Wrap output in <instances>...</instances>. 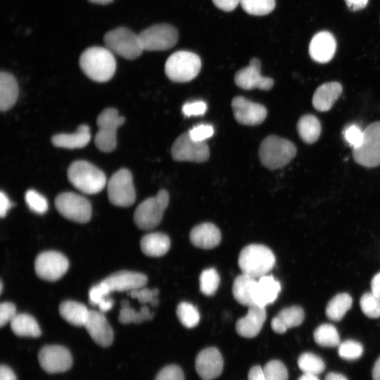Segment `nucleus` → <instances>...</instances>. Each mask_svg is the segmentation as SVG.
Here are the masks:
<instances>
[{"label":"nucleus","instance_id":"obj_50","mask_svg":"<svg viewBox=\"0 0 380 380\" xmlns=\"http://www.w3.org/2000/svg\"><path fill=\"white\" fill-rule=\"evenodd\" d=\"M207 110V104L203 101H196L185 103L182 112L187 117L203 115Z\"/></svg>","mask_w":380,"mask_h":380},{"label":"nucleus","instance_id":"obj_49","mask_svg":"<svg viewBox=\"0 0 380 380\" xmlns=\"http://www.w3.org/2000/svg\"><path fill=\"white\" fill-rule=\"evenodd\" d=\"M214 129L210 125H198L191 129L188 134L194 141H205L213 135Z\"/></svg>","mask_w":380,"mask_h":380},{"label":"nucleus","instance_id":"obj_52","mask_svg":"<svg viewBox=\"0 0 380 380\" xmlns=\"http://www.w3.org/2000/svg\"><path fill=\"white\" fill-rule=\"evenodd\" d=\"M213 4L219 9L230 12L234 10L240 4L241 0H212Z\"/></svg>","mask_w":380,"mask_h":380},{"label":"nucleus","instance_id":"obj_34","mask_svg":"<svg viewBox=\"0 0 380 380\" xmlns=\"http://www.w3.org/2000/svg\"><path fill=\"white\" fill-rule=\"evenodd\" d=\"M120 305L118 320L122 324H139L151 320L153 317V313L145 305L141 308L139 311L132 308L127 300H122Z\"/></svg>","mask_w":380,"mask_h":380},{"label":"nucleus","instance_id":"obj_45","mask_svg":"<svg viewBox=\"0 0 380 380\" xmlns=\"http://www.w3.org/2000/svg\"><path fill=\"white\" fill-rule=\"evenodd\" d=\"M267 380H288V371L279 360L268 362L263 368Z\"/></svg>","mask_w":380,"mask_h":380},{"label":"nucleus","instance_id":"obj_28","mask_svg":"<svg viewBox=\"0 0 380 380\" xmlns=\"http://www.w3.org/2000/svg\"><path fill=\"white\" fill-rule=\"evenodd\" d=\"M140 247L144 254L147 256L160 257L169 251L170 240L164 233L151 232L142 237Z\"/></svg>","mask_w":380,"mask_h":380},{"label":"nucleus","instance_id":"obj_16","mask_svg":"<svg viewBox=\"0 0 380 380\" xmlns=\"http://www.w3.org/2000/svg\"><path fill=\"white\" fill-rule=\"evenodd\" d=\"M234 82L239 87L246 90L255 88L269 90L274 84L272 78L261 75V63L257 58H251L247 67L236 72Z\"/></svg>","mask_w":380,"mask_h":380},{"label":"nucleus","instance_id":"obj_32","mask_svg":"<svg viewBox=\"0 0 380 380\" xmlns=\"http://www.w3.org/2000/svg\"><path fill=\"white\" fill-rule=\"evenodd\" d=\"M10 324L13 332L18 336L38 337L41 335L36 319L28 314H17Z\"/></svg>","mask_w":380,"mask_h":380},{"label":"nucleus","instance_id":"obj_15","mask_svg":"<svg viewBox=\"0 0 380 380\" xmlns=\"http://www.w3.org/2000/svg\"><path fill=\"white\" fill-rule=\"evenodd\" d=\"M38 360L42 368L49 374L68 370L72 363L68 349L58 345L45 346L39 352Z\"/></svg>","mask_w":380,"mask_h":380},{"label":"nucleus","instance_id":"obj_60","mask_svg":"<svg viewBox=\"0 0 380 380\" xmlns=\"http://www.w3.org/2000/svg\"><path fill=\"white\" fill-rule=\"evenodd\" d=\"M325 380H348V379L341 374L330 372L326 376Z\"/></svg>","mask_w":380,"mask_h":380},{"label":"nucleus","instance_id":"obj_40","mask_svg":"<svg viewBox=\"0 0 380 380\" xmlns=\"http://www.w3.org/2000/svg\"><path fill=\"white\" fill-rule=\"evenodd\" d=\"M242 8L253 15H265L275 8V0H241Z\"/></svg>","mask_w":380,"mask_h":380},{"label":"nucleus","instance_id":"obj_3","mask_svg":"<svg viewBox=\"0 0 380 380\" xmlns=\"http://www.w3.org/2000/svg\"><path fill=\"white\" fill-rule=\"evenodd\" d=\"M69 182L79 191L95 194L106 185L104 172L87 160H76L69 166L67 172Z\"/></svg>","mask_w":380,"mask_h":380},{"label":"nucleus","instance_id":"obj_1","mask_svg":"<svg viewBox=\"0 0 380 380\" xmlns=\"http://www.w3.org/2000/svg\"><path fill=\"white\" fill-rule=\"evenodd\" d=\"M80 66L91 80L98 82L110 80L116 70V61L108 48L92 46L85 49L80 56Z\"/></svg>","mask_w":380,"mask_h":380},{"label":"nucleus","instance_id":"obj_33","mask_svg":"<svg viewBox=\"0 0 380 380\" xmlns=\"http://www.w3.org/2000/svg\"><path fill=\"white\" fill-rule=\"evenodd\" d=\"M297 129L301 139L307 144H313L319 139L322 127L319 120L313 115L300 117Z\"/></svg>","mask_w":380,"mask_h":380},{"label":"nucleus","instance_id":"obj_54","mask_svg":"<svg viewBox=\"0 0 380 380\" xmlns=\"http://www.w3.org/2000/svg\"><path fill=\"white\" fill-rule=\"evenodd\" d=\"M248 380H267L263 368L258 365L253 367L248 372Z\"/></svg>","mask_w":380,"mask_h":380},{"label":"nucleus","instance_id":"obj_27","mask_svg":"<svg viewBox=\"0 0 380 380\" xmlns=\"http://www.w3.org/2000/svg\"><path fill=\"white\" fill-rule=\"evenodd\" d=\"M91 139L89 127L80 125L74 133H61L53 136L52 144L60 148L74 149L83 148L88 144Z\"/></svg>","mask_w":380,"mask_h":380},{"label":"nucleus","instance_id":"obj_26","mask_svg":"<svg viewBox=\"0 0 380 380\" xmlns=\"http://www.w3.org/2000/svg\"><path fill=\"white\" fill-rule=\"evenodd\" d=\"M305 313L302 308L297 305L281 310L271 322L272 330L277 334H284L289 329L302 324Z\"/></svg>","mask_w":380,"mask_h":380},{"label":"nucleus","instance_id":"obj_29","mask_svg":"<svg viewBox=\"0 0 380 380\" xmlns=\"http://www.w3.org/2000/svg\"><path fill=\"white\" fill-rule=\"evenodd\" d=\"M257 279L249 275L241 273L233 282L232 293L235 300L242 305L250 307L254 305L253 290Z\"/></svg>","mask_w":380,"mask_h":380},{"label":"nucleus","instance_id":"obj_59","mask_svg":"<svg viewBox=\"0 0 380 380\" xmlns=\"http://www.w3.org/2000/svg\"><path fill=\"white\" fill-rule=\"evenodd\" d=\"M373 380H380V357L376 361L372 369Z\"/></svg>","mask_w":380,"mask_h":380},{"label":"nucleus","instance_id":"obj_11","mask_svg":"<svg viewBox=\"0 0 380 380\" xmlns=\"http://www.w3.org/2000/svg\"><path fill=\"white\" fill-rule=\"evenodd\" d=\"M58 212L65 218L79 223H86L91 216L90 202L84 196L72 192H63L55 198Z\"/></svg>","mask_w":380,"mask_h":380},{"label":"nucleus","instance_id":"obj_21","mask_svg":"<svg viewBox=\"0 0 380 380\" xmlns=\"http://www.w3.org/2000/svg\"><path fill=\"white\" fill-rule=\"evenodd\" d=\"M265 308L257 305L248 307L246 315L236 323L237 334L244 338L255 337L266 320Z\"/></svg>","mask_w":380,"mask_h":380},{"label":"nucleus","instance_id":"obj_57","mask_svg":"<svg viewBox=\"0 0 380 380\" xmlns=\"http://www.w3.org/2000/svg\"><path fill=\"white\" fill-rule=\"evenodd\" d=\"M114 301L110 298L106 296L98 305L100 311L103 313L109 311L113 306Z\"/></svg>","mask_w":380,"mask_h":380},{"label":"nucleus","instance_id":"obj_35","mask_svg":"<svg viewBox=\"0 0 380 380\" xmlns=\"http://www.w3.org/2000/svg\"><path fill=\"white\" fill-rule=\"evenodd\" d=\"M353 303L351 296L346 293L336 295L326 308L327 317L332 321H340L350 309Z\"/></svg>","mask_w":380,"mask_h":380},{"label":"nucleus","instance_id":"obj_17","mask_svg":"<svg viewBox=\"0 0 380 380\" xmlns=\"http://www.w3.org/2000/svg\"><path fill=\"white\" fill-rule=\"evenodd\" d=\"M232 108L235 120L244 125H258L265 120L267 114L264 106L242 96H236L232 99Z\"/></svg>","mask_w":380,"mask_h":380},{"label":"nucleus","instance_id":"obj_43","mask_svg":"<svg viewBox=\"0 0 380 380\" xmlns=\"http://www.w3.org/2000/svg\"><path fill=\"white\" fill-rule=\"evenodd\" d=\"M25 199L29 208L37 214H44L48 210L47 200L35 190L27 191Z\"/></svg>","mask_w":380,"mask_h":380},{"label":"nucleus","instance_id":"obj_18","mask_svg":"<svg viewBox=\"0 0 380 380\" xmlns=\"http://www.w3.org/2000/svg\"><path fill=\"white\" fill-rule=\"evenodd\" d=\"M223 365L222 356L214 347L202 350L195 360L196 372L203 380H212L219 376L222 372Z\"/></svg>","mask_w":380,"mask_h":380},{"label":"nucleus","instance_id":"obj_56","mask_svg":"<svg viewBox=\"0 0 380 380\" xmlns=\"http://www.w3.org/2000/svg\"><path fill=\"white\" fill-rule=\"evenodd\" d=\"M0 380H17L13 371L6 365H2L0 368Z\"/></svg>","mask_w":380,"mask_h":380},{"label":"nucleus","instance_id":"obj_42","mask_svg":"<svg viewBox=\"0 0 380 380\" xmlns=\"http://www.w3.org/2000/svg\"><path fill=\"white\" fill-rule=\"evenodd\" d=\"M338 355L345 360H355L363 353V347L360 343L354 340H347L338 345Z\"/></svg>","mask_w":380,"mask_h":380},{"label":"nucleus","instance_id":"obj_23","mask_svg":"<svg viewBox=\"0 0 380 380\" xmlns=\"http://www.w3.org/2000/svg\"><path fill=\"white\" fill-rule=\"evenodd\" d=\"M191 243L202 249H211L221 241L220 229L213 224L204 222L195 226L190 232Z\"/></svg>","mask_w":380,"mask_h":380},{"label":"nucleus","instance_id":"obj_2","mask_svg":"<svg viewBox=\"0 0 380 380\" xmlns=\"http://www.w3.org/2000/svg\"><path fill=\"white\" fill-rule=\"evenodd\" d=\"M238 264L242 273L259 279L272 270L275 256L272 250L265 245L250 244L241 251Z\"/></svg>","mask_w":380,"mask_h":380},{"label":"nucleus","instance_id":"obj_63","mask_svg":"<svg viewBox=\"0 0 380 380\" xmlns=\"http://www.w3.org/2000/svg\"><path fill=\"white\" fill-rule=\"evenodd\" d=\"M0 289H1L0 292L1 293L2 291H3V282H2V281H1V287H0Z\"/></svg>","mask_w":380,"mask_h":380},{"label":"nucleus","instance_id":"obj_12","mask_svg":"<svg viewBox=\"0 0 380 380\" xmlns=\"http://www.w3.org/2000/svg\"><path fill=\"white\" fill-rule=\"evenodd\" d=\"M139 37L144 51H165L177 44L178 32L171 25L161 23L147 27Z\"/></svg>","mask_w":380,"mask_h":380},{"label":"nucleus","instance_id":"obj_25","mask_svg":"<svg viewBox=\"0 0 380 380\" xmlns=\"http://www.w3.org/2000/svg\"><path fill=\"white\" fill-rule=\"evenodd\" d=\"M342 93V87L337 82H330L320 85L312 96L314 108L321 112L328 111Z\"/></svg>","mask_w":380,"mask_h":380},{"label":"nucleus","instance_id":"obj_62","mask_svg":"<svg viewBox=\"0 0 380 380\" xmlns=\"http://www.w3.org/2000/svg\"><path fill=\"white\" fill-rule=\"evenodd\" d=\"M113 0H89L91 3L96 4H100V5H105L110 4Z\"/></svg>","mask_w":380,"mask_h":380},{"label":"nucleus","instance_id":"obj_48","mask_svg":"<svg viewBox=\"0 0 380 380\" xmlns=\"http://www.w3.org/2000/svg\"><path fill=\"white\" fill-rule=\"evenodd\" d=\"M155 380H184V375L179 366L172 365L163 368Z\"/></svg>","mask_w":380,"mask_h":380},{"label":"nucleus","instance_id":"obj_8","mask_svg":"<svg viewBox=\"0 0 380 380\" xmlns=\"http://www.w3.org/2000/svg\"><path fill=\"white\" fill-rule=\"evenodd\" d=\"M125 118L119 115L117 109L108 108L98 115L96 123L99 130L94 138V143L99 150L109 153L117 145V129L125 122Z\"/></svg>","mask_w":380,"mask_h":380},{"label":"nucleus","instance_id":"obj_36","mask_svg":"<svg viewBox=\"0 0 380 380\" xmlns=\"http://www.w3.org/2000/svg\"><path fill=\"white\" fill-rule=\"evenodd\" d=\"M314 340L322 347H336L340 344V337L336 327L330 324H323L314 331Z\"/></svg>","mask_w":380,"mask_h":380},{"label":"nucleus","instance_id":"obj_44","mask_svg":"<svg viewBox=\"0 0 380 380\" xmlns=\"http://www.w3.org/2000/svg\"><path fill=\"white\" fill-rule=\"evenodd\" d=\"M128 293V295L132 298L138 300L141 304L150 303L152 307H156L159 303L158 298L159 291L157 289H149L144 286Z\"/></svg>","mask_w":380,"mask_h":380},{"label":"nucleus","instance_id":"obj_4","mask_svg":"<svg viewBox=\"0 0 380 380\" xmlns=\"http://www.w3.org/2000/svg\"><path fill=\"white\" fill-rule=\"evenodd\" d=\"M296 155V148L291 141L274 135L264 139L259 148L262 164L270 170L284 167Z\"/></svg>","mask_w":380,"mask_h":380},{"label":"nucleus","instance_id":"obj_19","mask_svg":"<svg viewBox=\"0 0 380 380\" xmlns=\"http://www.w3.org/2000/svg\"><path fill=\"white\" fill-rule=\"evenodd\" d=\"M93 341L102 347L110 346L113 341V331L103 313L100 310H89L84 326Z\"/></svg>","mask_w":380,"mask_h":380},{"label":"nucleus","instance_id":"obj_55","mask_svg":"<svg viewBox=\"0 0 380 380\" xmlns=\"http://www.w3.org/2000/svg\"><path fill=\"white\" fill-rule=\"evenodd\" d=\"M348 8L353 11H357L365 8L369 0H344Z\"/></svg>","mask_w":380,"mask_h":380},{"label":"nucleus","instance_id":"obj_5","mask_svg":"<svg viewBox=\"0 0 380 380\" xmlns=\"http://www.w3.org/2000/svg\"><path fill=\"white\" fill-rule=\"evenodd\" d=\"M201 68L199 56L191 51H178L171 54L165 64L167 77L175 82H187L194 80Z\"/></svg>","mask_w":380,"mask_h":380},{"label":"nucleus","instance_id":"obj_9","mask_svg":"<svg viewBox=\"0 0 380 380\" xmlns=\"http://www.w3.org/2000/svg\"><path fill=\"white\" fill-rule=\"evenodd\" d=\"M108 200L114 205L129 207L136 198L132 175L126 168L115 172L107 182Z\"/></svg>","mask_w":380,"mask_h":380},{"label":"nucleus","instance_id":"obj_46","mask_svg":"<svg viewBox=\"0 0 380 380\" xmlns=\"http://www.w3.org/2000/svg\"><path fill=\"white\" fill-rule=\"evenodd\" d=\"M343 137L346 141L353 148H356L361 145L364 138V130L356 125H350L345 129Z\"/></svg>","mask_w":380,"mask_h":380},{"label":"nucleus","instance_id":"obj_38","mask_svg":"<svg viewBox=\"0 0 380 380\" xmlns=\"http://www.w3.org/2000/svg\"><path fill=\"white\" fill-rule=\"evenodd\" d=\"M298 365L303 373L318 375L324 372L325 363L321 357L312 353H304L298 360Z\"/></svg>","mask_w":380,"mask_h":380},{"label":"nucleus","instance_id":"obj_14","mask_svg":"<svg viewBox=\"0 0 380 380\" xmlns=\"http://www.w3.org/2000/svg\"><path fill=\"white\" fill-rule=\"evenodd\" d=\"M171 155L177 161L203 163L209 158L210 152L205 141H194L186 132L179 135L174 141Z\"/></svg>","mask_w":380,"mask_h":380},{"label":"nucleus","instance_id":"obj_6","mask_svg":"<svg viewBox=\"0 0 380 380\" xmlns=\"http://www.w3.org/2000/svg\"><path fill=\"white\" fill-rule=\"evenodd\" d=\"M169 203V194L161 189L153 197L143 201L136 208L134 222L137 227L143 230H151L161 222L163 213Z\"/></svg>","mask_w":380,"mask_h":380},{"label":"nucleus","instance_id":"obj_30","mask_svg":"<svg viewBox=\"0 0 380 380\" xmlns=\"http://www.w3.org/2000/svg\"><path fill=\"white\" fill-rule=\"evenodd\" d=\"M18 85L15 77L7 72L0 73V109L6 111L16 103Z\"/></svg>","mask_w":380,"mask_h":380},{"label":"nucleus","instance_id":"obj_51","mask_svg":"<svg viewBox=\"0 0 380 380\" xmlns=\"http://www.w3.org/2000/svg\"><path fill=\"white\" fill-rule=\"evenodd\" d=\"M16 308L11 302L1 303L0 305V326L2 327L11 322L16 316Z\"/></svg>","mask_w":380,"mask_h":380},{"label":"nucleus","instance_id":"obj_58","mask_svg":"<svg viewBox=\"0 0 380 380\" xmlns=\"http://www.w3.org/2000/svg\"><path fill=\"white\" fill-rule=\"evenodd\" d=\"M372 292L380 298V272L376 274L371 282Z\"/></svg>","mask_w":380,"mask_h":380},{"label":"nucleus","instance_id":"obj_41","mask_svg":"<svg viewBox=\"0 0 380 380\" xmlns=\"http://www.w3.org/2000/svg\"><path fill=\"white\" fill-rule=\"evenodd\" d=\"M360 305L363 313L368 317H380V298L372 292H367L362 296Z\"/></svg>","mask_w":380,"mask_h":380},{"label":"nucleus","instance_id":"obj_10","mask_svg":"<svg viewBox=\"0 0 380 380\" xmlns=\"http://www.w3.org/2000/svg\"><path fill=\"white\" fill-rule=\"evenodd\" d=\"M353 156L360 165L367 167L380 165V121L370 124L364 129L362 143L353 149Z\"/></svg>","mask_w":380,"mask_h":380},{"label":"nucleus","instance_id":"obj_24","mask_svg":"<svg viewBox=\"0 0 380 380\" xmlns=\"http://www.w3.org/2000/svg\"><path fill=\"white\" fill-rule=\"evenodd\" d=\"M281 291V284L272 275L260 277L255 283L253 290L255 305L265 308L272 303Z\"/></svg>","mask_w":380,"mask_h":380},{"label":"nucleus","instance_id":"obj_39","mask_svg":"<svg viewBox=\"0 0 380 380\" xmlns=\"http://www.w3.org/2000/svg\"><path fill=\"white\" fill-rule=\"evenodd\" d=\"M220 276L214 268H208L202 271L199 277L200 290L205 296L215 293L220 284Z\"/></svg>","mask_w":380,"mask_h":380},{"label":"nucleus","instance_id":"obj_61","mask_svg":"<svg viewBox=\"0 0 380 380\" xmlns=\"http://www.w3.org/2000/svg\"><path fill=\"white\" fill-rule=\"evenodd\" d=\"M298 380H319V379L316 374L303 373Z\"/></svg>","mask_w":380,"mask_h":380},{"label":"nucleus","instance_id":"obj_13","mask_svg":"<svg viewBox=\"0 0 380 380\" xmlns=\"http://www.w3.org/2000/svg\"><path fill=\"white\" fill-rule=\"evenodd\" d=\"M69 262L62 253L49 251L39 254L34 261V270L38 277L50 281L58 280L67 272Z\"/></svg>","mask_w":380,"mask_h":380},{"label":"nucleus","instance_id":"obj_37","mask_svg":"<svg viewBox=\"0 0 380 380\" xmlns=\"http://www.w3.org/2000/svg\"><path fill=\"white\" fill-rule=\"evenodd\" d=\"M177 316L181 324L186 328H194L200 321L197 308L190 303L181 302L177 307Z\"/></svg>","mask_w":380,"mask_h":380},{"label":"nucleus","instance_id":"obj_53","mask_svg":"<svg viewBox=\"0 0 380 380\" xmlns=\"http://www.w3.org/2000/svg\"><path fill=\"white\" fill-rule=\"evenodd\" d=\"M12 207V203L10 201L8 196L4 192L0 193V216L6 217L7 212Z\"/></svg>","mask_w":380,"mask_h":380},{"label":"nucleus","instance_id":"obj_20","mask_svg":"<svg viewBox=\"0 0 380 380\" xmlns=\"http://www.w3.org/2000/svg\"><path fill=\"white\" fill-rule=\"evenodd\" d=\"M110 291H131L144 287L147 284V277L140 272L121 270L111 274L103 280Z\"/></svg>","mask_w":380,"mask_h":380},{"label":"nucleus","instance_id":"obj_22","mask_svg":"<svg viewBox=\"0 0 380 380\" xmlns=\"http://www.w3.org/2000/svg\"><path fill=\"white\" fill-rule=\"evenodd\" d=\"M336 49L334 37L328 31L315 34L309 45V54L312 60L324 63L332 59Z\"/></svg>","mask_w":380,"mask_h":380},{"label":"nucleus","instance_id":"obj_7","mask_svg":"<svg viewBox=\"0 0 380 380\" xmlns=\"http://www.w3.org/2000/svg\"><path fill=\"white\" fill-rule=\"evenodd\" d=\"M103 41L110 51L128 60L137 58L144 51L139 34L125 27L108 32Z\"/></svg>","mask_w":380,"mask_h":380},{"label":"nucleus","instance_id":"obj_31","mask_svg":"<svg viewBox=\"0 0 380 380\" xmlns=\"http://www.w3.org/2000/svg\"><path fill=\"white\" fill-rule=\"evenodd\" d=\"M59 313L61 317L70 324L84 327L89 310L80 303L74 300H65L59 305Z\"/></svg>","mask_w":380,"mask_h":380},{"label":"nucleus","instance_id":"obj_47","mask_svg":"<svg viewBox=\"0 0 380 380\" xmlns=\"http://www.w3.org/2000/svg\"><path fill=\"white\" fill-rule=\"evenodd\" d=\"M110 292L106 282L101 281L99 284L90 289L89 291V301L91 305H98Z\"/></svg>","mask_w":380,"mask_h":380}]
</instances>
